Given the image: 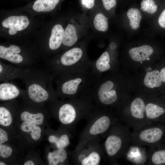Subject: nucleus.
<instances>
[{"label": "nucleus", "mask_w": 165, "mask_h": 165, "mask_svg": "<svg viewBox=\"0 0 165 165\" xmlns=\"http://www.w3.org/2000/svg\"><path fill=\"white\" fill-rule=\"evenodd\" d=\"M89 40L88 36L84 37L76 44L56 55L50 61L48 69L54 77L63 73H86L91 71V61L87 52Z\"/></svg>", "instance_id": "1"}, {"label": "nucleus", "mask_w": 165, "mask_h": 165, "mask_svg": "<svg viewBox=\"0 0 165 165\" xmlns=\"http://www.w3.org/2000/svg\"><path fill=\"white\" fill-rule=\"evenodd\" d=\"M54 79V75L49 69L48 71L30 67L21 79L25 84V90L30 99L41 103L47 100L51 94L57 95L53 85Z\"/></svg>", "instance_id": "2"}, {"label": "nucleus", "mask_w": 165, "mask_h": 165, "mask_svg": "<svg viewBox=\"0 0 165 165\" xmlns=\"http://www.w3.org/2000/svg\"><path fill=\"white\" fill-rule=\"evenodd\" d=\"M56 76L54 81L57 95L70 99L88 94L96 77L92 71L86 73H63Z\"/></svg>", "instance_id": "3"}, {"label": "nucleus", "mask_w": 165, "mask_h": 165, "mask_svg": "<svg viewBox=\"0 0 165 165\" xmlns=\"http://www.w3.org/2000/svg\"><path fill=\"white\" fill-rule=\"evenodd\" d=\"M130 128L119 120L105 137L103 146L105 155L111 163L124 156L131 144Z\"/></svg>", "instance_id": "4"}, {"label": "nucleus", "mask_w": 165, "mask_h": 165, "mask_svg": "<svg viewBox=\"0 0 165 165\" xmlns=\"http://www.w3.org/2000/svg\"><path fill=\"white\" fill-rule=\"evenodd\" d=\"M87 123L79 137L75 148L92 140L106 136L112 127L119 120L115 113L106 108H97L87 119Z\"/></svg>", "instance_id": "5"}, {"label": "nucleus", "mask_w": 165, "mask_h": 165, "mask_svg": "<svg viewBox=\"0 0 165 165\" xmlns=\"http://www.w3.org/2000/svg\"><path fill=\"white\" fill-rule=\"evenodd\" d=\"M69 99L67 101L62 102L58 108L59 120L64 125L75 127L80 120L87 119L96 109L89 94Z\"/></svg>", "instance_id": "6"}, {"label": "nucleus", "mask_w": 165, "mask_h": 165, "mask_svg": "<svg viewBox=\"0 0 165 165\" xmlns=\"http://www.w3.org/2000/svg\"><path fill=\"white\" fill-rule=\"evenodd\" d=\"M65 26L62 52L73 47L87 35L90 29L89 20L87 13H76L68 17Z\"/></svg>", "instance_id": "7"}, {"label": "nucleus", "mask_w": 165, "mask_h": 165, "mask_svg": "<svg viewBox=\"0 0 165 165\" xmlns=\"http://www.w3.org/2000/svg\"><path fill=\"white\" fill-rule=\"evenodd\" d=\"M99 138L92 140L81 146L75 148L74 151L75 163L81 165H98L105 155Z\"/></svg>", "instance_id": "8"}, {"label": "nucleus", "mask_w": 165, "mask_h": 165, "mask_svg": "<svg viewBox=\"0 0 165 165\" xmlns=\"http://www.w3.org/2000/svg\"><path fill=\"white\" fill-rule=\"evenodd\" d=\"M146 104L138 97L131 102L128 111L116 113L118 119L133 130L148 125L145 115Z\"/></svg>", "instance_id": "9"}, {"label": "nucleus", "mask_w": 165, "mask_h": 165, "mask_svg": "<svg viewBox=\"0 0 165 165\" xmlns=\"http://www.w3.org/2000/svg\"><path fill=\"white\" fill-rule=\"evenodd\" d=\"M154 124L146 125L131 132V144L139 146L152 147L161 139L163 132Z\"/></svg>", "instance_id": "10"}, {"label": "nucleus", "mask_w": 165, "mask_h": 165, "mask_svg": "<svg viewBox=\"0 0 165 165\" xmlns=\"http://www.w3.org/2000/svg\"><path fill=\"white\" fill-rule=\"evenodd\" d=\"M90 29L98 36L103 35L109 28V17L103 10L100 3L89 13Z\"/></svg>", "instance_id": "11"}, {"label": "nucleus", "mask_w": 165, "mask_h": 165, "mask_svg": "<svg viewBox=\"0 0 165 165\" xmlns=\"http://www.w3.org/2000/svg\"><path fill=\"white\" fill-rule=\"evenodd\" d=\"M111 40L107 49L96 60L91 61V71L96 76L103 75L111 68L112 54L117 48V43L115 40Z\"/></svg>", "instance_id": "12"}, {"label": "nucleus", "mask_w": 165, "mask_h": 165, "mask_svg": "<svg viewBox=\"0 0 165 165\" xmlns=\"http://www.w3.org/2000/svg\"><path fill=\"white\" fill-rule=\"evenodd\" d=\"M0 58L20 68L31 66L22 54L21 48L18 46L11 45L8 46H0Z\"/></svg>", "instance_id": "13"}, {"label": "nucleus", "mask_w": 165, "mask_h": 165, "mask_svg": "<svg viewBox=\"0 0 165 165\" xmlns=\"http://www.w3.org/2000/svg\"><path fill=\"white\" fill-rule=\"evenodd\" d=\"M29 23V20L26 16H12L4 19L2 24L4 28L9 29V35H13L18 32L25 29Z\"/></svg>", "instance_id": "14"}, {"label": "nucleus", "mask_w": 165, "mask_h": 165, "mask_svg": "<svg viewBox=\"0 0 165 165\" xmlns=\"http://www.w3.org/2000/svg\"><path fill=\"white\" fill-rule=\"evenodd\" d=\"M63 23L57 22L52 28L48 43L49 48L52 51L61 50L65 28Z\"/></svg>", "instance_id": "15"}, {"label": "nucleus", "mask_w": 165, "mask_h": 165, "mask_svg": "<svg viewBox=\"0 0 165 165\" xmlns=\"http://www.w3.org/2000/svg\"><path fill=\"white\" fill-rule=\"evenodd\" d=\"M28 68H20L0 62V81H8L17 78L21 79Z\"/></svg>", "instance_id": "16"}, {"label": "nucleus", "mask_w": 165, "mask_h": 165, "mask_svg": "<svg viewBox=\"0 0 165 165\" xmlns=\"http://www.w3.org/2000/svg\"><path fill=\"white\" fill-rule=\"evenodd\" d=\"M22 90L13 83L3 82L0 84V99L7 101L15 99L20 95Z\"/></svg>", "instance_id": "17"}, {"label": "nucleus", "mask_w": 165, "mask_h": 165, "mask_svg": "<svg viewBox=\"0 0 165 165\" xmlns=\"http://www.w3.org/2000/svg\"><path fill=\"white\" fill-rule=\"evenodd\" d=\"M65 0H35L29 5L34 11L38 12H47L58 7Z\"/></svg>", "instance_id": "18"}, {"label": "nucleus", "mask_w": 165, "mask_h": 165, "mask_svg": "<svg viewBox=\"0 0 165 165\" xmlns=\"http://www.w3.org/2000/svg\"><path fill=\"white\" fill-rule=\"evenodd\" d=\"M165 110L157 105L149 103L146 105L145 115L148 125L154 124L158 119L163 115Z\"/></svg>", "instance_id": "19"}, {"label": "nucleus", "mask_w": 165, "mask_h": 165, "mask_svg": "<svg viewBox=\"0 0 165 165\" xmlns=\"http://www.w3.org/2000/svg\"><path fill=\"white\" fill-rule=\"evenodd\" d=\"M153 48L148 45L134 47L129 51V54L134 61H141L147 59L152 54Z\"/></svg>", "instance_id": "20"}, {"label": "nucleus", "mask_w": 165, "mask_h": 165, "mask_svg": "<svg viewBox=\"0 0 165 165\" xmlns=\"http://www.w3.org/2000/svg\"><path fill=\"white\" fill-rule=\"evenodd\" d=\"M127 15L131 29L133 30L138 29L142 18L140 10L136 7H132L127 11Z\"/></svg>", "instance_id": "21"}, {"label": "nucleus", "mask_w": 165, "mask_h": 165, "mask_svg": "<svg viewBox=\"0 0 165 165\" xmlns=\"http://www.w3.org/2000/svg\"><path fill=\"white\" fill-rule=\"evenodd\" d=\"M144 85L151 88L158 87L162 84L160 72L155 70L147 73L144 80Z\"/></svg>", "instance_id": "22"}, {"label": "nucleus", "mask_w": 165, "mask_h": 165, "mask_svg": "<svg viewBox=\"0 0 165 165\" xmlns=\"http://www.w3.org/2000/svg\"><path fill=\"white\" fill-rule=\"evenodd\" d=\"M67 157V153L64 149H58L53 152H50L47 157L50 165H56L62 163Z\"/></svg>", "instance_id": "23"}, {"label": "nucleus", "mask_w": 165, "mask_h": 165, "mask_svg": "<svg viewBox=\"0 0 165 165\" xmlns=\"http://www.w3.org/2000/svg\"><path fill=\"white\" fill-rule=\"evenodd\" d=\"M20 128L23 131L29 133L32 138L35 140H38L40 137L41 130L37 125L24 121L21 124Z\"/></svg>", "instance_id": "24"}, {"label": "nucleus", "mask_w": 165, "mask_h": 165, "mask_svg": "<svg viewBox=\"0 0 165 165\" xmlns=\"http://www.w3.org/2000/svg\"><path fill=\"white\" fill-rule=\"evenodd\" d=\"M148 158V163L150 164L160 165L165 164V149L153 152L149 150Z\"/></svg>", "instance_id": "25"}, {"label": "nucleus", "mask_w": 165, "mask_h": 165, "mask_svg": "<svg viewBox=\"0 0 165 165\" xmlns=\"http://www.w3.org/2000/svg\"><path fill=\"white\" fill-rule=\"evenodd\" d=\"M20 118L24 121L31 122L38 125L43 123L44 116L41 113L33 114L27 111H24L21 113Z\"/></svg>", "instance_id": "26"}, {"label": "nucleus", "mask_w": 165, "mask_h": 165, "mask_svg": "<svg viewBox=\"0 0 165 165\" xmlns=\"http://www.w3.org/2000/svg\"><path fill=\"white\" fill-rule=\"evenodd\" d=\"M49 141L51 143H54L57 149H64L70 143V139L67 134H63L60 137L52 135L49 136Z\"/></svg>", "instance_id": "27"}, {"label": "nucleus", "mask_w": 165, "mask_h": 165, "mask_svg": "<svg viewBox=\"0 0 165 165\" xmlns=\"http://www.w3.org/2000/svg\"><path fill=\"white\" fill-rule=\"evenodd\" d=\"M158 6L156 0H141L140 4V10L150 14L155 13Z\"/></svg>", "instance_id": "28"}, {"label": "nucleus", "mask_w": 165, "mask_h": 165, "mask_svg": "<svg viewBox=\"0 0 165 165\" xmlns=\"http://www.w3.org/2000/svg\"><path fill=\"white\" fill-rule=\"evenodd\" d=\"M103 10L109 17L113 16L117 4V0H100Z\"/></svg>", "instance_id": "29"}, {"label": "nucleus", "mask_w": 165, "mask_h": 165, "mask_svg": "<svg viewBox=\"0 0 165 165\" xmlns=\"http://www.w3.org/2000/svg\"><path fill=\"white\" fill-rule=\"evenodd\" d=\"M82 12L87 13L95 9L100 3V0H79Z\"/></svg>", "instance_id": "30"}, {"label": "nucleus", "mask_w": 165, "mask_h": 165, "mask_svg": "<svg viewBox=\"0 0 165 165\" xmlns=\"http://www.w3.org/2000/svg\"><path fill=\"white\" fill-rule=\"evenodd\" d=\"M12 122V118L9 111L6 108L0 107V124L4 126L10 125Z\"/></svg>", "instance_id": "31"}, {"label": "nucleus", "mask_w": 165, "mask_h": 165, "mask_svg": "<svg viewBox=\"0 0 165 165\" xmlns=\"http://www.w3.org/2000/svg\"><path fill=\"white\" fill-rule=\"evenodd\" d=\"M12 152L9 146L2 144L0 145V156L3 158H7L10 156Z\"/></svg>", "instance_id": "32"}, {"label": "nucleus", "mask_w": 165, "mask_h": 165, "mask_svg": "<svg viewBox=\"0 0 165 165\" xmlns=\"http://www.w3.org/2000/svg\"><path fill=\"white\" fill-rule=\"evenodd\" d=\"M158 23L161 27L165 28V9L160 15L158 19Z\"/></svg>", "instance_id": "33"}, {"label": "nucleus", "mask_w": 165, "mask_h": 165, "mask_svg": "<svg viewBox=\"0 0 165 165\" xmlns=\"http://www.w3.org/2000/svg\"><path fill=\"white\" fill-rule=\"evenodd\" d=\"M8 140V135L4 130L0 128V144H1Z\"/></svg>", "instance_id": "34"}, {"label": "nucleus", "mask_w": 165, "mask_h": 165, "mask_svg": "<svg viewBox=\"0 0 165 165\" xmlns=\"http://www.w3.org/2000/svg\"><path fill=\"white\" fill-rule=\"evenodd\" d=\"M160 76L162 81L165 82V68H162L160 72Z\"/></svg>", "instance_id": "35"}, {"label": "nucleus", "mask_w": 165, "mask_h": 165, "mask_svg": "<svg viewBox=\"0 0 165 165\" xmlns=\"http://www.w3.org/2000/svg\"><path fill=\"white\" fill-rule=\"evenodd\" d=\"M33 162L31 160L28 161L26 162L24 164V165H34Z\"/></svg>", "instance_id": "36"}, {"label": "nucleus", "mask_w": 165, "mask_h": 165, "mask_svg": "<svg viewBox=\"0 0 165 165\" xmlns=\"http://www.w3.org/2000/svg\"><path fill=\"white\" fill-rule=\"evenodd\" d=\"M0 165H5L6 164H5L4 163L2 162H0Z\"/></svg>", "instance_id": "37"}]
</instances>
